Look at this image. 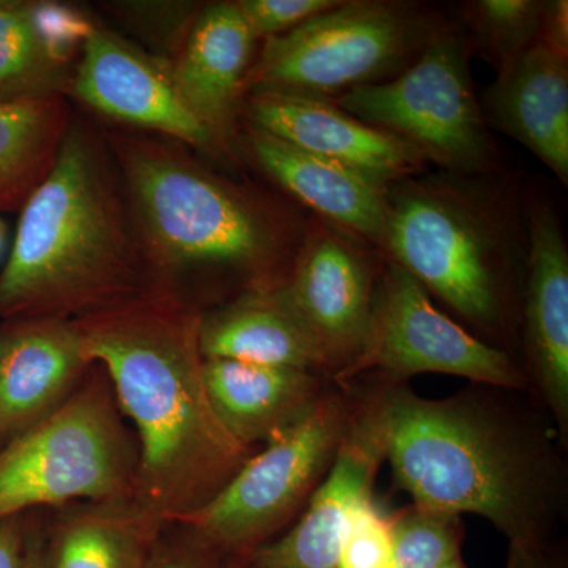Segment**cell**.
Returning <instances> with one entry per match:
<instances>
[{
	"mask_svg": "<svg viewBox=\"0 0 568 568\" xmlns=\"http://www.w3.org/2000/svg\"><path fill=\"white\" fill-rule=\"evenodd\" d=\"M69 129L58 93L0 103V213L21 211L50 174Z\"/></svg>",
	"mask_w": 568,
	"mask_h": 568,
	"instance_id": "603a6c76",
	"label": "cell"
},
{
	"mask_svg": "<svg viewBox=\"0 0 568 568\" xmlns=\"http://www.w3.org/2000/svg\"><path fill=\"white\" fill-rule=\"evenodd\" d=\"M473 54L458 22L444 20L394 80L353 89L332 102L407 142L439 171L497 173L506 168L474 88Z\"/></svg>",
	"mask_w": 568,
	"mask_h": 568,
	"instance_id": "ba28073f",
	"label": "cell"
},
{
	"mask_svg": "<svg viewBox=\"0 0 568 568\" xmlns=\"http://www.w3.org/2000/svg\"><path fill=\"white\" fill-rule=\"evenodd\" d=\"M386 462L384 383L354 396L338 454L294 528L241 558L245 568H338L355 508L375 496ZM237 559V558H235Z\"/></svg>",
	"mask_w": 568,
	"mask_h": 568,
	"instance_id": "7c38bea8",
	"label": "cell"
},
{
	"mask_svg": "<svg viewBox=\"0 0 568 568\" xmlns=\"http://www.w3.org/2000/svg\"><path fill=\"white\" fill-rule=\"evenodd\" d=\"M538 41L549 50L568 58V2L545 0L544 22Z\"/></svg>",
	"mask_w": 568,
	"mask_h": 568,
	"instance_id": "d6a6232c",
	"label": "cell"
},
{
	"mask_svg": "<svg viewBox=\"0 0 568 568\" xmlns=\"http://www.w3.org/2000/svg\"><path fill=\"white\" fill-rule=\"evenodd\" d=\"M425 373L508 392L528 386L525 372L504 347L488 345L439 312L425 287L386 257L364 347L334 383L373 375L381 383L403 384Z\"/></svg>",
	"mask_w": 568,
	"mask_h": 568,
	"instance_id": "30bf717a",
	"label": "cell"
},
{
	"mask_svg": "<svg viewBox=\"0 0 568 568\" xmlns=\"http://www.w3.org/2000/svg\"><path fill=\"white\" fill-rule=\"evenodd\" d=\"M73 92L106 118L168 134L215 156L227 155L183 103L171 73L111 33L95 29L85 41Z\"/></svg>",
	"mask_w": 568,
	"mask_h": 568,
	"instance_id": "9a60e30c",
	"label": "cell"
},
{
	"mask_svg": "<svg viewBox=\"0 0 568 568\" xmlns=\"http://www.w3.org/2000/svg\"><path fill=\"white\" fill-rule=\"evenodd\" d=\"M200 320L178 290L153 283L71 320L136 429V497L166 525L211 503L253 455L213 409Z\"/></svg>",
	"mask_w": 568,
	"mask_h": 568,
	"instance_id": "6da1fadb",
	"label": "cell"
},
{
	"mask_svg": "<svg viewBox=\"0 0 568 568\" xmlns=\"http://www.w3.org/2000/svg\"><path fill=\"white\" fill-rule=\"evenodd\" d=\"M254 43L235 2L212 3L193 21L181 58L170 71L183 103L227 155L241 130Z\"/></svg>",
	"mask_w": 568,
	"mask_h": 568,
	"instance_id": "ac0fdd59",
	"label": "cell"
},
{
	"mask_svg": "<svg viewBox=\"0 0 568 568\" xmlns=\"http://www.w3.org/2000/svg\"><path fill=\"white\" fill-rule=\"evenodd\" d=\"M36 521L32 511L0 518V568H26Z\"/></svg>",
	"mask_w": 568,
	"mask_h": 568,
	"instance_id": "4dcf8cb0",
	"label": "cell"
},
{
	"mask_svg": "<svg viewBox=\"0 0 568 568\" xmlns=\"http://www.w3.org/2000/svg\"><path fill=\"white\" fill-rule=\"evenodd\" d=\"M242 114L250 125L386 186L429 171L407 142L362 122L331 100L254 92L245 95Z\"/></svg>",
	"mask_w": 568,
	"mask_h": 568,
	"instance_id": "5bb4252c",
	"label": "cell"
},
{
	"mask_svg": "<svg viewBox=\"0 0 568 568\" xmlns=\"http://www.w3.org/2000/svg\"><path fill=\"white\" fill-rule=\"evenodd\" d=\"M489 129L529 149L568 183V58L537 41L480 99Z\"/></svg>",
	"mask_w": 568,
	"mask_h": 568,
	"instance_id": "d6986e66",
	"label": "cell"
},
{
	"mask_svg": "<svg viewBox=\"0 0 568 568\" xmlns=\"http://www.w3.org/2000/svg\"><path fill=\"white\" fill-rule=\"evenodd\" d=\"M343 0H237L254 39H271L336 9Z\"/></svg>",
	"mask_w": 568,
	"mask_h": 568,
	"instance_id": "f1b7e54d",
	"label": "cell"
},
{
	"mask_svg": "<svg viewBox=\"0 0 568 568\" xmlns=\"http://www.w3.org/2000/svg\"><path fill=\"white\" fill-rule=\"evenodd\" d=\"M528 257L519 315L526 366L564 443L568 436V248L555 204L528 193Z\"/></svg>",
	"mask_w": 568,
	"mask_h": 568,
	"instance_id": "4fadbf2b",
	"label": "cell"
},
{
	"mask_svg": "<svg viewBox=\"0 0 568 568\" xmlns=\"http://www.w3.org/2000/svg\"><path fill=\"white\" fill-rule=\"evenodd\" d=\"M61 508L43 532L40 568H149L168 528L136 496Z\"/></svg>",
	"mask_w": 568,
	"mask_h": 568,
	"instance_id": "44dd1931",
	"label": "cell"
},
{
	"mask_svg": "<svg viewBox=\"0 0 568 568\" xmlns=\"http://www.w3.org/2000/svg\"><path fill=\"white\" fill-rule=\"evenodd\" d=\"M455 11L473 52L503 78L537 43L545 0H467Z\"/></svg>",
	"mask_w": 568,
	"mask_h": 568,
	"instance_id": "cb8c5ba5",
	"label": "cell"
},
{
	"mask_svg": "<svg viewBox=\"0 0 568 568\" xmlns=\"http://www.w3.org/2000/svg\"><path fill=\"white\" fill-rule=\"evenodd\" d=\"M173 529H164L149 568H222L223 556L193 530L182 525Z\"/></svg>",
	"mask_w": 568,
	"mask_h": 568,
	"instance_id": "f546056e",
	"label": "cell"
},
{
	"mask_svg": "<svg viewBox=\"0 0 568 568\" xmlns=\"http://www.w3.org/2000/svg\"><path fill=\"white\" fill-rule=\"evenodd\" d=\"M7 239V226L6 223L0 220V253H2L3 246H6Z\"/></svg>",
	"mask_w": 568,
	"mask_h": 568,
	"instance_id": "8d00e7d4",
	"label": "cell"
},
{
	"mask_svg": "<svg viewBox=\"0 0 568 568\" xmlns=\"http://www.w3.org/2000/svg\"><path fill=\"white\" fill-rule=\"evenodd\" d=\"M444 18L407 0H343L283 36L265 39L250 67L245 95L290 93L335 100L394 80L410 65Z\"/></svg>",
	"mask_w": 568,
	"mask_h": 568,
	"instance_id": "52a82bcc",
	"label": "cell"
},
{
	"mask_svg": "<svg viewBox=\"0 0 568 568\" xmlns=\"http://www.w3.org/2000/svg\"><path fill=\"white\" fill-rule=\"evenodd\" d=\"M387 196L383 256L485 335L514 336L528 257L525 183L507 170H437L392 183Z\"/></svg>",
	"mask_w": 568,
	"mask_h": 568,
	"instance_id": "5b68a950",
	"label": "cell"
},
{
	"mask_svg": "<svg viewBox=\"0 0 568 568\" xmlns=\"http://www.w3.org/2000/svg\"><path fill=\"white\" fill-rule=\"evenodd\" d=\"M200 347L205 361L227 358L304 369L331 379L324 355L282 284L245 291L219 308L201 313Z\"/></svg>",
	"mask_w": 568,
	"mask_h": 568,
	"instance_id": "ffe728a7",
	"label": "cell"
},
{
	"mask_svg": "<svg viewBox=\"0 0 568 568\" xmlns=\"http://www.w3.org/2000/svg\"><path fill=\"white\" fill-rule=\"evenodd\" d=\"M504 388L422 398L384 383L386 459L414 504L488 519L508 544H545L562 514V465L532 418Z\"/></svg>",
	"mask_w": 568,
	"mask_h": 568,
	"instance_id": "7a4b0ae2",
	"label": "cell"
},
{
	"mask_svg": "<svg viewBox=\"0 0 568 568\" xmlns=\"http://www.w3.org/2000/svg\"><path fill=\"white\" fill-rule=\"evenodd\" d=\"M3 447V443H2V439H0V448Z\"/></svg>",
	"mask_w": 568,
	"mask_h": 568,
	"instance_id": "74e56055",
	"label": "cell"
},
{
	"mask_svg": "<svg viewBox=\"0 0 568 568\" xmlns=\"http://www.w3.org/2000/svg\"><path fill=\"white\" fill-rule=\"evenodd\" d=\"M250 156L310 215L383 252L388 186L245 123ZM383 254V253H381Z\"/></svg>",
	"mask_w": 568,
	"mask_h": 568,
	"instance_id": "e0dca14e",
	"label": "cell"
},
{
	"mask_svg": "<svg viewBox=\"0 0 568 568\" xmlns=\"http://www.w3.org/2000/svg\"><path fill=\"white\" fill-rule=\"evenodd\" d=\"M506 568H568L566 555L545 544H508Z\"/></svg>",
	"mask_w": 568,
	"mask_h": 568,
	"instance_id": "1f68e13d",
	"label": "cell"
},
{
	"mask_svg": "<svg viewBox=\"0 0 568 568\" xmlns=\"http://www.w3.org/2000/svg\"><path fill=\"white\" fill-rule=\"evenodd\" d=\"M384 260L377 250L312 216L282 284L334 381L364 347Z\"/></svg>",
	"mask_w": 568,
	"mask_h": 568,
	"instance_id": "8fae6325",
	"label": "cell"
},
{
	"mask_svg": "<svg viewBox=\"0 0 568 568\" xmlns=\"http://www.w3.org/2000/svg\"><path fill=\"white\" fill-rule=\"evenodd\" d=\"M129 204L104 149L78 126L22 205L0 272V320H77L144 287Z\"/></svg>",
	"mask_w": 568,
	"mask_h": 568,
	"instance_id": "277c9868",
	"label": "cell"
},
{
	"mask_svg": "<svg viewBox=\"0 0 568 568\" xmlns=\"http://www.w3.org/2000/svg\"><path fill=\"white\" fill-rule=\"evenodd\" d=\"M138 443L102 366L65 403L0 448V518L136 496Z\"/></svg>",
	"mask_w": 568,
	"mask_h": 568,
	"instance_id": "8992f818",
	"label": "cell"
},
{
	"mask_svg": "<svg viewBox=\"0 0 568 568\" xmlns=\"http://www.w3.org/2000/svg\"><path fill=\"white\" fill-rule=\"evenodd\" d=\"M392 521L375 496L365 499L351 517L338 568H392Z\"/></svg>",
	"mask_w": 568,
	"mask_h": 568,
	"instance_id": "4316f807",
	"label": "cell"
},
{
	"mask_svg": "<svg viewBox=\"0 0 568 568\" xmlns=\"http://www.w3.org/2000/svg\"><path fill=\"white\" fill-rule=\"evenodd\" d=\"M222 568H245V567L242 566V562L239 559H235V558H224L223 559V564H222Z\"/></svg>",
	"mask_w": 568,
	"mask_h": 568,
	"instance_id": "e575fe53",
	"label": "cell"
},
{
	"mask_svg": "<svg viewBox=\"0 0 568 568\" xmlns=\"http://www.w3.org/2000/svg\"><path fill=\"white\" fill-rule=\"evenodd\" d=\"M41 540H43V529L39 519L36 521V526L32 529L31 541H29L28 564L26 568H40V549Z\"/></svg>",
	"mask_w": 568,
	"mask_h": 568,
	"instance_id": "836d02e7",
	"label": "cell"
},
{
	"mask_svg": "<svg viewBox=\"0 0 568 568\" xmlns=\"http://www.w3.org/2000/svg\"><path fill=\"white\" fill-rule=\"evenodd\" d=\"M338 386L325 387L304 417L268 439L181 525L223 558H244L272 540L308 503L338 454L354 407L347 386Z\"/></svg>",
	"mask_w": 568,
	"mask_h": 568,
	"instance_id": "9c48e42d",
	"label": "cell"
},
{
	"mask_svg": "<svg viewBox=\"0 0 568 568\" xmlns=\"http://www.w3.org/2000/svg\"><path fill=\"white\" fill-rule=\"evenodd\" d=\"M29 20L41 50L52 65L62 69L91 39L95 26L80 11L58 2L28 3Z\"/></svg>",
	"mask_w": 568,
	"mask_h": 568,
	"instance_id": "83f0119b",
	"label": "cell"
},
{
	"mask_svg": "<svg viewBox=\"0 0 568 568\" xmlns=\"http://www.w3.org/2000/svg\"><path fill=\"white\" fill-rule=\"evenodd\" d=\"M61 70L41 50L28 3L0 0V103L52 95Z\"/></svg>",
	"mask_w": 568,
	"mask_h": 568,
	"instance_id": "d4e9b609",
	"label": "cell"
},
{
	"mask_svg": "<svg viewBox=\"0 0 568 568\" xmlns=\"http://www.w3.org/2000/svg\"><path fill=\"white\" fill-rule=\"evenodd\" d=\"M204 379L216 416L250 448L304 417L327 387L316 373L227 358H204Z\"/></svg>",
	"mask_w": 568,
	"mask_h": 568,
	"instance_id": "7402d4cb",
	"label": "cell"
},
{
	"mask_svg": "<svg viewBox=\"0 0 568 568\" xmlns=\"http://www.w3.org/2000/svg\"><path fill=\"white\" fill-rule=\"evenodd\" d=\"M121 168L153 284L207 276L241 294L287 278L313 216L301 205L226 181L156 142L123 144Z\"/></svg>",
	"mask_w": 568,
	"mask_h": 568,
	"instance_id": "3957f363",
	"label": "cell"
},
{
	"mask_svg": "<svg viewBox=\"0 0 568 568\" xmlns=\"http://www.w3.org/2000/svg\"><path fill=\"white\" fill-rule=\"evenodd\" d=\"M462 517L413 504L392 521V568H440L462 556Z\"/></svg>",
	"mask_w": 568,
	"mask_h": 568,
	"instance_id": "484cf974",
	"label": "cell"
},
{
	"mask_svg": "<svg viewBox=\"0 0 568 568\" xmlns=\"http://www.w3.org/2000/svg\"><path fill=\"white\" fill-rule=\"evenodd\" d=\"M92 368L71 320L18 317L0 325V439L59 409Z\"/></svg>",
	"mask_w": 568,
	"mask_h": 568,
	"instance_id": "2e32d148",
	"label": "cell"
},
{
	"mask_svg": "<svg viewBox=\"0 0 568 568\" xmlns=\"http://www.w3.org/2000/svg\"><path fill=\"white\" fill-rule=\"evenodd\" d=\"M440 568H467L465 559H463V555L458 556V558H455L454 560H450V562L446 564V566Z\"/></svg>",
	"mask_w": 568,
	"mask_h": 568,
	"instance_id": "d590c367",
	"label": "cell"
}]
</instances>
